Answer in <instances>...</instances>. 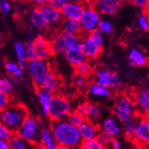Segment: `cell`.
<instances>
[{
	"label": "cell",
	"mask_w": 149,
	"mask_h": 149,
	"mask_svg": "<svg viewBox=\"0 0 149 149\" xmlns=\"http://www.w3.org/2000/svg\"><path fill=\"white\" fill-rule=\"evenodd\" d=\"M33 42L37 47V49H46V48H50L49 45V40L42 35L36 36L33 39Z\"/></svg>",
	"instance_id": "39"
},
{
	"label": "cell",
	"mask_w": 149,
	"mask_h": 149,
	"mask_svg": "<svg viewBox=\"0 0 149 149\" xmlns=\"http://www.w3.org/2000/svg\"><path fill=\"white\" fill-rule=\"evenodd\" d=\"M39 145L45 149H58L59 146L48 126L42 123L39 133Z\"/></svg>",
	"instance_id": "14"
},
{
	"label": "cell",
	"mask_w": 149,
	"mask_h": 149,
	"mask_svg": "<svg viewBox=\"0 0 149 149\" xmlns=\"http://www.w3.org/2000/svg\"><path fill=\"white\" fill-rule=\"evenodd\" d=\"M88 94L93 97H99V98H104V99H110L113 97V90L108 88H104L102 86H99L97 84H96L95 82L91 83L88 88Z\"/></svg>",
	"instance_id": "21"
},
{
	"label": "cell",
	"mask_w": 149,
	"mask_h": 149,
	"mask_svg": "<svg viewBox=\"0 0 149 149\" xmlns=\"http://www.w3.org/2000/svg\"><path fill=\"white\" fill-rule=\"evenodd\" d=\"M28 115V110L22 104L12 103L0 112V123L13 133H16Z\"/></svg>",
	"instance_id": "2"
},
{
	"label": "cell",
	"mask_w": 149,
	"mask_h": 149,
	"mask_svg": "<svg viewBox=\"0 0 149 149\" xmlns=\"http://www.w3.org/2000/svg\"><path fill=\"white\" fill-rule=\"evenodd\" d=\"M66 120H67L68 123H70L72 126H74L76 128H79L86 120L82 116L79 115L76 111H72Z\"/></svg>",
	"instance_id": "37"
},
{
	"label": "cell",
	"mask_w": 149,
	"mask_h": 149,
	"mask_svg": "<svg viewBox=\"0 0 149 149\" xmlns=\"http://www.w3.org/2000/svg\"><path fill=\"white\" fill-rule=\"evenodd\" d=\"M12 10V5L10 2L6 1V0H1L0 1V12H1L3 15H7L8 13Z\"/></svg>",
	"instance_id": "48"
},
{
	"label": "cell",
	"mask_w": 149,
	"mask_h": 149,
	"mask_svg": "<svg viewBox=\"0 0 149 149\" xmlns=\"http://www.w3.org/2000/svg\"><path fill=\"white\" fill-rule=\"evenodd\" d=\"M54 97V94L49 93L47 91H45L41 88H38L37 92V98L40 106V109H41L42 113L45 116L48 117L49 114V107L51 101Z\"/></svg>",
	"instance_id": "18"
},
{
	"label": "cell",
	"mask_w": 149,
	"mask_h": 149,
	"mask_svg": "<svg viewBox=\"0 0 149 149\" xmlns=\"http://www.w3.org/2000/svg\"><path fill=\"white\" fill-rule=\"evenodd\" d=\"M133 140L140 146L149 145V117L143 116L137 120Z\"/></svg>",
	"instance_id": "7"
},
{
	"label": "cell",
	"mask_w": 149,
	"mask_h": 149,
	"mask_svg": "<svg viewBox=\"0 0 149 149\" xmlns=\"http://www.w3.org/2000/svg\"><path fill=\"white\" fill-rule=\"evenodd\" d=\"M28 19L31 25L36 30H44L47 27L41 13L39 12V9L37 7L30 10L28 13Z\"/></svg>",
	"instance_id": "19"
},
{
	"label": "cell",
	"mask_w": 149,
	"mask_h": 149,
	"mask_svg": "<svg viewBox=\"0 0 149 149\" xmlns=\"http://www.w3.org/2000/svg\"><path fill=\"white\" fill-rule=\"evenodd\" d=\"M121 86V79L118 73L116 72H110V89H117Z\"/></svg>",
	"instance_id": "41"
},
{
	"label": "cell",
	"mask_w": 149,
	"mask_h": 149,
	"mask_svg": "<svg viewBox=\"0 0 149 149\" xmlns=\"http://www.w3.org/2000/svg\"><path fill=\"white\" fill-rule=\"evenodd\" d=\"M59 86H60V80H59L58 77L55 73H53L51 72L47 76L45 80L43 81L40 88L45 91H47L49 93L54 94L59 88Z\"/></svg>",
	"instance_id": "24"
},
{
	"label": "cell",
	"mask_w": 149,
	"mask_h": 149,
	"mask_svg": "<svg viewBox=\"0 0 149 149\" xmlns=\"http://www.w3.org/2000/svg\"><path fill=\"white\" fill-rule=\"evenodd\" d=\"M63 56L66 62L73 67H76L77 65H79V63H81L86 60L82 52L80 51V48L67 49L63 53Z\"/></svg>",
	"instance_id": "20"
},
{
	"label": "cell",
	"mask_w": 149,
	"mask_h": 149,
	"mask_svg": "<svg viewBox=\"0 0 149 149\" xmlns=\"http://www.w3.org/2000/svg\"><path fill=\"white\" fill-rule=\"evenodd\" d=\"M137 120H138L136 118H132L123 124V133L127 139H133L135 130H136Z\"/></svg>",
	"instance_id": "32"
},
{
	"label": "cell",
	"mask_w": 149,
	"mask_h": 149,
	"mask_svg": "<svg viewBox=\"0 0 149 149\" xmlns=\"http://www.w3.org/2000/svg\"><path fill=\"white\" fill-rule=\"evenodd\" d=\"M130 149H138V148H130Z\"/></svg>",
	"instance_id": "57"
},
{
	"label": "cell",
	"mask_w": 149,
	"mask_h": 149,
	"mask_svg": "<svg viewBox=\"0 0 149 149\" xmlns=\"http://www.w3.org/2000/svg\"><path fill=\"white\" fill-rule=\"evenodd\" d=\"M9 149H31L32 145L22 139L16 133H13L8 140Z\"/></svg>",
	"instance_id": "27"
},
{
	"label": "cell",
	"mask_w": 149,
	"mask_h": 149,
	"mask_svg": "<svg viewBox=\"0 0 149 149\" xmlns=\"http://www.w3.org/2000/svg\"><path fill=\"white\" fill-rule=\"evenodd\" d=\"M88 106H89V102H82L77 106L75 111L79 115L82 116L85 120H87L88 113Z\"/></svg>",
	"instance_id": "44"
},
{
	"label": "cell",
	"mask_w": 149,
	"mask_h": 149,
	"mask_svg": "<svg viewBox=\"0 0 149 149\" xmlns=\"http://www.w3.org/2000/svg\"><path fill=\"white\" fill-rule=\"evenodd\" d=\"M74 71H75V74H79L86 78H89L93 75L94 73V67L91 64V63L88 60H85L84 62H82L81 63H79V65H77L76 67H74Z\"/></svg>",
	"instance_id": "29"
},
{
	"label": "cell",
	"mask_w": 149,
	"mask_h": 149,
	"mask_svg": "<svg viewBox=\"0 0 149 149\" xmlns=\"http://www.w3.org/2000/svg\"><path fill=\"white\" fill-rule=\"evenodd\" d=\"M41 125L42 123L37 117L29 114L23 120L16 134L32 146L39 145V133Z\"/></svg>",
	"instance_id": "3"
},
{
	"label": "cell",
	"mask_w": 149,
	"mask_h": 149,
	"mask_svg": "<svg viewBox=\"0 0 149 149\" xmlns=\"http://www.w3.org/2000/svg\"><path fill=\"white\" fill-rule=\"evenodd\" d=\"M148 78H149V73H148Z\"/></svg>",
	"instance_id": "58"
},
{
	"label": "cell",
	"mask_w": 149,
	"mask_h": 149,
	"mask_svg": "<svg viewBox=\"0 0 149 149\" xmlns=\"http://www.w3.org/2000/svg\"><path fill=\"white\" fill-rule=\"evenodd\" d=\"M137 112L149 117V89L144 88L139 90L135 96Z\"/></svg>",
	"instance_id": "16"
},
{
	"label": "cell",
	"mask_w": 149,
	"mask_h": 149,
	"mask_svg": "<svg viewBox=\"0 0 149 149\" xmlns=\"http://www.w3.org/2000/svg\"><path fill=\"white\" fill-rule=\"evenodd\" d=\"M103 113H104V109L100 104L97 103H89L88 113L87 118L88 120L97 124L98 121L103 117Z\"/></svg>",
	"instance_id": "25"
},
{
	"label": "cell",
	"mask_w": 149,
	"mask_h": 149,
	"mask_svg": "<svg viewBox=\"0 0 149 149\" xmlns=\"http://www.w3.org/2000/svg\"><path fill=\"white\" fill-rule=\"evenodd\" d=\"M110 72L106 69H100L96 72V76H95V83L109 88L110 84Z\"/></svg>",
	"instance_id": "30"
},
{
	"label": "cell",
	"mask_w": 149,
	"mask_h": 149,
	"mask_svg": "<svg viewBox=\"0 0 149 149\" xmlns=\"http://www.w3.org/2000/svg\"><path fill=\"white\" fill-rule=\"evenodd\" d=\"M49 128L59 146L79 147L82 143L78 128L72 126L67 120L51 121Z\"/></svg>",
	"instance_id": "1"
},
{
	"label": "cell",
	"mask_w": 149,
	"mask_h": 149,
	"mask_svg": "<svg viewBox=\"0 0 149 149\" xmlns=\"http://www.w3.org/2000/svg\"><path fill=\"white\" fill-rule=\"evenodd\" d=\"M39 12L41 13V15L47 23V25H56L63 21V16L61 11L56 10L55 8L51 7L47 4L38 7Z\"/></svg>",
	"instance_id": "12"
},
{
	"label": "cell",
	"mask_w": 149,
	"mask_h": 149,
	"mask_svg": "<svg viewBox=\"0 0 149 149\" xmlns=\"http://www.w3.org/2000/svg\"><path fill=\"white\" fill-rule=\"evenodd\" d=\"M97 140H98L102 145H104V146L108 147V146H110L111 142H112L113 138H112V137H110L109 135L106 134L105 132H104V131H101V130H100V131L98 132V134H97Z\"/></svg>",
	"instance_id": "43"
},
{
	"label": "cell",
	"mask_w": 149,
	"mask_h": 149,
	"mask_svg": "<svg viewBox=\"0 0 149 149\" xmlns=\"http://www.w3.org/2000/svg\"><path fill=\"white\" fill-rule=\"evenodd\" d=\"M137 24H138L139 29H140L141 31H149V23L146 20V17L144 13L138 16Z\"/></svg>",
	"instance_id": "42"
},
{
	"label": "cell",
	"mask_w": 149,
	"mask_h": 149,
	"mask_svg": "<svg viewBox=\"0 0 149 149\" xmlns=\"http://www.w3.org/2000/svg\"><path fill=\"white\" fill-rule=\"evenodd\" d=\"M10 104V97L0 93V112L4 110L5 108Z\"/></svg>",
	"instance_id": "51"
},
{
	"label": "cell",
	"mask_w": 149,
	"mask_h": 149,
	"mask_svg": "<svg viewBox=\"0 0 149 149\" xmlns=\"http://www.w3.org/2000/svg\"><path fill=\"white\" fill-rule=\"evenodd\" d=\"M58 149H80L79 147H65V146H59Z\"/></svg>",
	"instance_id": "55"
},
{
	"label": "cell",
	"mask_w": 149,
	"mask_h": 149,
	"mask_svg": "<svg viewBox=\"0 0 149 149\" xmlns=\"http://www.w3.org/2000/svg\"><path fill=\"white\" fill-rule=\"evenodd\" d=\"M13 91V83L9 77H0V93L10 97Z\"/></svg>",
	"instance_id": "33"
},
{
	"label": "cell",
	"mask_w": 149,
	"mask_h": 149,
	"mask_svg": "<svg viewBox=\"0 0 149 149\" xmlns=\"http://www.w3.org/2000/svg\"><path fill=\"white\" fill-rule=\"evenodd\" d=\"M78 130H79V136L81 139H82V141L97 139V134L100 131L98 124L91 123V121L88 120H86L84 123L78 128Z\"/></svg>",
	"instance_id": "13"
},
{
	"label": "cell",
	"mask_w": 149,
	"mask_h": 149,
	"mask_svg": "<svg viewBox=\"0 0 149 149\" xmlns=\"http://www.w3.org/2000/svg\"><path fill=\"white\" fill-rule=\"evenodd\" d=\"M79 148L80 149H108V147L102 145L97 139L82 141Z\"/></svg>",
	"instance_id": "38"
},
{
	"label": "cell",
	"mask_w": 149,
	"mask_h": 149,
	"mask_svg": "<svg viewBox=\"0 0 149 149\" xmlns=\"http://www.w3.org/2000/svg\"><path fill=\"white\" fill-rule=\"evenodd\" d=\"M68 2L66 0H48L47 1V5L50 6L51 7L55 8L56 10L61 11L62 8L63 7V6Z\"/></svg>",
	"instance_id": "47"
},
{
	"label": "cell",
	"mask_w": 149,
	"mask_h": 149,
	"mask_svg": "<svg viewBox=\"0 0 149 149\" xmlns=\"http://www.w3.org/2000/svg\"><path fill=\"white\" fill-rule=\"evenodd\" d=\"M0 149H9L8 141L1 140V139H0Z\"/></svg>",
	"instance_id": "52"
},
{
	"label": "cell",
	"mask_w": 149,
	"mask_h": 149,
	"mask_svg": "<svg viewBox=\"0 0 149 149\" xmlns=\"http://www.w3.org/2000/svg\"><path fill=\"white\" fill-rule=\"evenodd\" d=\"M31 149H45V148H43L40 145H37V146H33Z\"/></svg>",
	"instance_id": "56"
},
{
	"label": "cell",
	"mask_w": 149,
	"mask_h": 149,
	"mask_svg": "<svg viewBox=\"0 0 149 149\" xmlns=\"http://www.w3.org/2000/svg\"><path fill=\"white\" fill-rule=\"evenodd\" d=\"M49 45L53 54H63L66 51L62 32L54 34L49 40Z\"/></svg>",
	"instance_id": "23"
},
{
	"label": "cell",
	"mask_w": 149,
	"mask_h": 149,
	"mask_svg": "<svg viewBox=\"0 0 149 149\" xmlns=\"http://www.w3.org/2000/svg\"><path fill=\"white\" fill-rule=\"evenodd\" d=\"M129 64L131 66L143 67L148 63V56L139 47H133L129 52Z\"/></svg>",
	"instance_id": "17"
},
{
	"label": "cell",
	"mask_w": 149,
	"mask_h": 149,
	"mask_svg": "<svg viewBox=\"0 0 149 149\" xmlns=\"http://www.w3.org/2000/svg\"><path fill=\"white\" fill-rule=\"evenodd\" d=\"M131 3L135 6H137L138 8L144 9V10H146L149 7V1L148 0H132Z\"/></svg>",
	"instance_id": "49"
},
{
	"label": "cell",
	"mask_w": 149,
	"mask_h": 149,
	"mask_svg": "<svg viewBox=\"0 0 149 149\" xmlns=\"http://www.w3.org/2000/svg\"><path fill=\"white\" fill-rule=\"evenodd\" d=\"M34 3L37 5V6H42L46 4H47V1H44V0H38V1H34Z\"/></svg>",
	"instance_id": "53"
},
{
	"label": "cell",
	"mask_w": 149,
	"mask_h": 149,
	"mask_svg": "<svg viewBox=\"0 0 149 149\" xmlns=\"http://www.w3.org/2000/svg\"><path fill=\"white\" fill-rule=\"evenodd\" d=\"M113 106L132 115L137 113L136 103H135L134 98L130 96H127V95H120V96H118L115 98Z\"/></svg>",
	"instance_id": "15"
},
{
	"label": "cell",
	"mask_w": 149,
	"mask_h": 149,
	"mask_svg": "<svg viewBox=\"0 0 149 149\" xmlns=\"http://www.w3.org/2000/svg\"><path fill=\"white\" fill-rule=\"evenodd\" d=\"M61 30L62 33L68 35H80L81 28L79 21L63 19L61 22Z\"/></svg>",
	"instance_id": "22"
},
{
	"label": "cell",
	"mask_w": 149,
	"mask_h": 149,
	"mask_svg": "<svg viewBox=\"0 0 149 149\" xmlns=\"http://www.w3.org/2000/svg\"><path fill=\"white\" fill-rule=\"evenodd\" d=\"M101 21V15L93 6V5H87L84 7L83 13L79 20L81 32L89 34L95 30H97L98 24Z\"/></svg>",
	"instance_id": "6"
},
{
	"label": "cell",
	"mask_w": 149,
	"mask_h": 149,
	"mask_svg": "<svg viewBox=\"0 0 149 149\" xmlns=\"http://www.w3.org/2000/svg\"><path fill=\"white\" fill-rule=\"evenodd\" d=\"M88 35L93 39V41L96 43L98 47H100L101 48L104 47V35L102 32H100L98 30H95L94 31H92Z\"/></svg>",
	"instance_id": "40"
},
{
	"label": "cell",
	"mask_w": 149,
	"mask_h": 149,
	"mask_svg": "<svg viewBox=\"0 0 149 149\" xmlns=\"http://www.w3.org/2000/svg\"><path fill=\"white\" fill-rule=\"evenodd\" d=\"M5 70L11 76L10 78L20 79L23 75V67H22L17 62H6L5 64Z\"/></svg>",
	"instance_id": "28"
},
{
	"label": "cell",
	"mask_w": 149,
	"mask_h": 149,
	"mask_svg": "<svg viewBox=\"0 0 149 149\" xmlns=\"http://www.w3.org/2000/svg\"><path fill=\"white\" fill-rule=\"evenodd\" d=\"M80 51L82 52L86 60H95L99 57L102 48L93 41L89 35H86L81 38Z\"/></svg>",
	"instance_id": "9"
},
{
	"label": "cell",
	"mask_w": 149,
	"mask_h": 149,
	"mask_svg": "<svg viewBox=\"0 0 149 149\" xmlns=\"http://www.w3.org/2000/svg\"><path fill=\"white\" fill-rule=\"evenodd\" d=\"M26 67L32 83L35 87L40 88L47 76L51 72L48 62L39 59H34L27 62Z\"/></svg>",
	"instance_id": "4"
},
{
	"label": "cell",
	"mask_w": 149,
	"mask_h": 149,
	"mask_svg": "<svg viewBox=\"0 0 149 149\" xmlns=\"http://www.w3.org/2000/svg\"><path fill=\"white\" fill-rule=\"evenodd\" d=\"M13 134V133L11 130H9L6 127H5L3 124L0 123V139L8 141Z\"/></svg>",
	"instance_id": "46"
},
{
	"label": "cell",
	"mask_w": 149,
	"mask_h": 149,
	"mask_svg": "<svg viewBox=\"0 0 149 149\" xmlns=\"http://www.w3.org/2000/svg\"><path fill=\"white\" fill-rule=\"evenodd\" d=\"M98 126L101 131L105 132L113 139L118 138L123 133V124L113 115L104 118Z\"/></svg>",
	"instance_id": "8"
},
{
	"label": "cell",
	"mask_w": 149,
	"mask_h": 149,
	"mask_svg": "<svg viewBox=\"0 0 149 149\" xmlns=\"http://www.w3.org/2000/svg\"><path fill=\"white\" fill-rule=\"evenodd\" d=\"M13 50L16 56L17 63L24 68L27 63L26 55H25V44L21 40H15L13 42Z\"/></svg>",
	"instance_id": "26"
},
{
	"label": "cell",
	"mask_w": 149,
	"mask_h": 149,
	"mask_svg": "<svg viewBox=\"0 0 149 149\" xmlns=\"http://www.w3.org/2000/svg\"><path fill=\"white\" fill-rule=\"evenodd\" d=\"M72 112V105L68 98L62 95H54L49 107L48 117L52 121L66 120Z\"/></svg>",
	"instance_id": "5"
},
{
	"label": "cell",
	"mask_w": 149,
	"mask_h": 149,
	"mask_svg": "<svg viewBox=\"0 0 149 149\" xmlns=\"http://www.w3.org/2000/svg\"><path fill=\"white\" fill-rule=\"evenodd\" d=\"M110 149H125L123 143L118 138H114L112 139V142L109 146Z\"/></svg>",
	"instance_id": "50"
},
{
	"label": "cell",
	"mask_w": 149,
	"mask_h": 149,
	"mask_svg": "<svg viewBox=\"0 0 149 149\" xmlns=\"http://www.w3.org/2000/svg\"><path fill=\"white\" fill-rule=\"evenodd\" d=\"M53 55L50 48L46 49H37V59L47 61Z\"/></svg>",
	"instance_id": "45"
},
{
	"label": "cell",
	"mask_w": 149,
	"mask_h": 149,
	"mask_svg": "<svg viewBox=\"0 0 149 149\" xmlns=\"http://www.w3.org/2000/svg\"><path fill=\"white\" fill-rule=\"evenodd\" d=\"M25 55L27 62L37 59V47L33 42V40H29L25 44Z\"/></svg>",
	"instance_id": "35"
},
{
	"label": "cell",
	"mask_w": 149,
	"mask_h": 149,
	"mask_svg": "<svg viewBox=\"0 0 149 149\" xmlns=\"http://www.w3.org/2000/svg\"><path fill=\"white\" fill-rule=\"evenodd\" d=\"M85 6L81 2L68 1L61 10L63 19L79 21L82 15Z\"/></svg>",
	"instance_id": "11"
},
{
	"label": "cell",
	"mask_w": 149,
	"mask_h": 149,
	"mask_svg": "<svg viewBox=\"0 0 149 149\" xmlns=\"http://www.w3.org/2000/svg\"><path fill=\"white\" fill-rule=\"evenodd\" d=\"M97 30L104 35H110L113 31V25L109 20L101 19L97 27Z\"/></svg>",
	"instance_id": "36"
},
{
	"label": "cell",
	"mask_w": 149,
	"mask_h": 149,
	"mask_svg": "<svg viewBox=\"0 0 149 149\" xmlns=\"http://www.w3.org/2000/svg\"><path fill=\"white\" fill-rule=\"evenodd\" d=\"M123 3L120 0H97L93 6L100 15H114L120 10Z\"/></svg>",
	"instance_id": "10"
},
{
	"label": "cell",
	"mask_w": 149,
	"mask_h": 149,
	"mask_svg": "<svg viewBox=\"0 0 149 149\" xmlns=\"http://www.w3.org/2000/svg\"><path fill=\"white\" fill-rule=\"evenodd\" d=\"M62 34L66 47V50L70 48H80L81 38H82L80 35H68L64 33Z\"/></svg>",
	"instance_id": "31"
},
{
	"label": "cell",
	"mask_w": 149,
	"mask_h": 149,
	"mask_svg": "<svg viewBox=\"0 0 149 149\" xmlns=\"http://www.w3.org/2000/svg\"><path fill=\"white\" fill-rule=\"evenodd\" d=\"M144 13H145V15H146V20H147V22H148V23H149V8L146 9V10H145Z\"/></svg>",
	"instance_id": "54"
},
{
	"label": "cell",
	"mask_w": 149,
	"mask_h": 149,
	"mask_svg": "<svg viewBox=\"0 0 149 149\" xmlns=\"http://www.w3.org/2000/svg\"><path fill=\"white\" fill-rule=\"evenodd\" d=\"M72 84L79 90H84L88 88V79L79 74H75L72 78Z\"/></svg>",
	"instance_id": "34"
}]
</instances>
